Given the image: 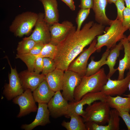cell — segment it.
<instances>
[{
	"label": "cell",
	"instance_id": "23",
	"mask_svg": "<svg viewBox=\"0 0 130 130\" xmlns=\"http://www.w3.org/2000/svg\"><path fill=\"white\" fill-rule=\"evenodd\" d=\"M110 108L117 110L130 112V97L123 98L119 96L115 97L107 96L105 100Z\"/></svg>",
	"mask_w": 130,
	"mask_h": 130
},
{
	"label": "cell",
	"instance_id": "27",
	"mask_svg": "<svg viewBox=\"0 0 130 130\" xmlns=\"http://www.w3.org/2000/svg\"><path fill=\"white\" fill-rule=\"evenodd\" d=\"M118 110L113 109L110 110L108 124L106 125L107 130L119 129L120 118Z\"/></svg>",
	"mask_w": 130,
	"mask_h": 130
},
{
	"label": "cell",
	"instance_id": "15",
	"mask_svg": "<svg viewBox=\"0 0 130 130\" xmlns=\"http://www.w3.org/2000/svg\"><path fill=\"white\" fill-rule=\"evenodd\" d=\"M20 82L24 91L30 89L33 92L45 79L46 75L38 74L28 70L21 72L19 74Z\"/></svg>",
	"mask_w": 130,
	"mask_h": 130
},
{
	"label": "cell",
	"instance_id": "5",
	"mask_svg": "<svg viewBox=\"0 0 130 130\" xmlns=\"http://www.w3.org/2000/svg\"><path fill=\"white\" fill-rule=\"evenodd\" d=\"M38 16V14L31 11L19 14L12 22L9 30L16 37H20L27 35L34 26Z\"/></svg>",
	"mask_w": 130,
	"mask_h": 130
},
{
	"label": "cell",
	"instance_id": "36",
	"mask_svg": "<svg viewBox=\"0 0 130 130\" xmlns=\"http://www.w3.org/2000/svg\"><path fill=\"white\" fill-rule=\"evenodd\" d=\"M79 7L80 9H92L93 6V0H80Z\"/></svg>",
	"mask_w": 130,
	"mask_h": 130
},
{
	"label": "cell",
	"instance_id": "22",
	"mask_svg": "<svg viewBox=\"0 0 130 130\" xmlns=\"http://www.w3.org/2000/svg\"><path fill=\"white\" fill-rule=\"evenodd\" d=\"M124 48V55L123 58L120 60L118 66L117 68L118 72V80L124 78L125 71L130 67V46L127 37L121 40Z\"/></svg>",
	"mask_w": 130,
	"mask_h": 130
},
{
	"label": "cell",
	"instance_id": "7",
	"mask_svg": "<svg viewBox=\"0 0 130 130\" xmlns=\"http://www.w3.org/2000/svg\"><path fill=\"white\" fill-rule=\"evenodd\" d=\"M82 77L72 71L67 70L64 71L61 93L64 98L68 101H75L74 91L80 83Z\"/></svg>",
	"mask_w": 130,
	"mask_h": 130
},
{
	"label": "cell",
	"instance_id": "6",
	"mask_svg": "<svg viewBox=\"0 0 130 130\" xmlns=\"http://www.w3.org/2000/svg\"><path fill=\"white\" fill-rule=\"evenodd\" d=\"M106 96L102 91L97 92H89L84 95L80 100L69 103V109L66 115L65 116L69 118V116L74 114L82 116L84 115L85 110L83 106L86 104L89 105L97 100H105Z\"/></svg>",
	"mask_w": 130,
	"mask_h": 130
},
{
	"label": "cell",
	"instance_id": "41",
	"mask_svg": "<svg viewBox=\"0 0 130 130\" xmlns=\"http://www.w3.org/2000/svg\"><path fill=\"white\" fill-rule=\"evenodd\" d=\"M129 71L130 72V68L129 69ZM128 88H129V90L130 91V93L128 94V95H125L126 96H127L128 97H130V82L129 84V86H128Z\"/></svg>",
	"mask_w": 130,
	"mask_h": 130
},
{
	"label": "cell",
	"instance_id": "12",
	"mask_svg": "<svg viewBox=\"0 0 130 130\" xmlns=\"http://www.w3.org/2000/svg\"><path fill=\"white\" fill-rule=\"evenodd\" d=\"M130 82V72L129 71L126 77L122 79L113 80L110 78H108L101 91L106 96H121L127 90Z\"/></svg>",
	"mask_w": 130,
	"mask_h": 130
},
{
	"label": "cell",
	"instance_id": "9",
	"mask_svg": "<svg viewBox=\"0 0 130 130\" xmlns=\"http://www.w3.org/2000/svg\"><path fill=\"white\" fill-rule=\"evenodd\" d=\"M97 42L95 38L89 47L83 50L80 55L70 63L67 70L76 72L82 77L85 76L88 60L91 55L96 51L95 46Z\"/></svg>",
	"mask_w": 130,
	"mask_h": 130
},
{
	"label": "cell",
	"instance_id": "21",
	"mask_svg": "<svg viewBox=\"0 0 130 130\" xmlns=\"http://www.w3.org/2000/svg\"><path fill=\"white\" fill-rule=\"evenodd\" d=\"M123 48L122 42L120 40L118 44L110 49V53L104 64V65H107L109 69V72L107 75L108 78H110L117 70V69L114 68V66L119 56L120 51Z\"/></svg>",
	"mask_w": 130,
	"mask_h": 130
},
{
	"label": "cell",
	"instance_id": "37",
	"mask_svg": "<svg viewBox=\"0 0 130 130\" xmlns=\"http://www.w3.org/2000/svg\"><path fill=\"white\" fill-rule=\"evenodd\" d=\"M44 45V44L42 42L37 43L30 51L28 53L37 55L41 52Z\"/></svg>",
	"mask_w": 130,
	"mask_h": 130
},
{
	"label": "cell",
	"instance_id": "30",
	"mask_svg": "<svg viewBox=\"0 0 130 130\" xmlns=\"http://www.w3.org/2000/svg\"><path fill=\"white\" fill-rule=\"evenodd\" d=\"M56 69L54 60L48 58H43V67L42 74L46 75Z\"/></svg>",
	"mask_w": 130,
	"mask_h": 130
},
{
	"label": "cell",
	"instance_id": "40",
	"mask_svg": "<svg viewBox=\"0 0 130 130\" xmlns=\"http://www.w3.org/2000/svg\"><path fill=\"white\" fill-rule=\"evenodd\" d=\"M117 0H107L109 4L115 3Z\"/></svg>",
	"mask_w": 130,
	"mask_h": 130
},
{
	"label": "cell",
	"instance_id": "18",
	"mask_svg": "<svg viewBox=\"0 0 130 130\" xmlns=\"http://www.w3.org/2000/svg\"><path fill=\"white\" fill-rule=\"evenodd\" d=\"M55 92L50 87L45 79L32 93L36 102L47 104L54 95Z\"/></svg>",
	"mask_w": 130,
	"mask_h": 130
},
{
	"label": "cell",
	"instance_id": "34",
	"mask_svg": "<svg viewBox=\"0 0 130 130\" xmlns=\"http://www.w3.org/2000/svg\"><path fill=\"white\" fill-rule=\"evenodd\" d=\"M43 67V58L37 56L34 65V72L39 74L42 72Z\"/></svg>",
	"mask_w": 130,
	"mask_h": 130
},
{
	"label": "cell",
	"instance_id": "2",
	"mask_svg": "<svg viewBox=\"0 0 130 130\" xmlns=\"http://www.w3.org/2000/svg\"><path fill=\"white\" fill-rule=\"evenodd\" d=\"M107 80V75L103 68H101L93 75L88 76H84L75 89L74 93L75 101H79L87 93L101 91Z\"/></svg>",
	"mask_w": 130,
	"mask_h": 130
},
{
	"label": "cell",
	"instance_id": "35",
	"mask_svg": "<svg viewBox=\"0 0 130 130\" xmlns=\"http://www.w3.org/2000/svg\"><path fill=\"white\" fill-rule=\"evenodd\" d=\"M120 117L125 122L128 130H130V114L128 111H118Z\"/></svg>",
	"mask_w": 130,
	"mask_h": 130
},
{
	"label": "cell",
	"instance_id": "24",
	"mask_svg": "<svg viewBox=\"0 0 130 130\" xmlns=\"http://www.w3.org/2000/svg\"><path fill=\"white\" fill-rule=\"evenodd\" d=\"M80 116L71 114L69 116L71 118L69 122L63 121L62 126L67 130H86L85 123Z\"/></svg>",
	"mask_w": 130,
	"mask_h": 130
},
{
	"label": "cell",
	"instance_id": "39",
	"mask_svg": "<svg viewBox=\"0 0 130 130\" xmlns=\"http://www.w3.org/2000/svg\"><path fill=\"white\" fill-rule=\"evenodd\" d=\"M126 7L130 8V0H124Z\"/></svg>",
	"mask_w": 130,
	"mask_h": 130
},
{
	"label": "cell",
	"instance_id": "8",
	"mask_svg": "<svg viewBox=\"0 0 130 130\" xmlns=\"http://www.w3.org/2000/svg\"><path fill=\"white\" fill-rule=\"evenodd\" d=\"M32 92L30 89H27L21 95L13 99V103L17 104L20 107V112L17 116L18 117H20L31 112L37 111L38 108Z\"/></svg>",
	"mask_w": 130,
	"mask_h": 130
},
{
	"label": "cell",
	"instance_id": "4",
	"mask_svg": "<svg viewBox=\"0 0 130 130\" xmlns=\"http://www.w3.org/2000/svg\"><path fill=\"white\" fill-rule=\"evenodd\" d=\"M110 108L105 100L94 102L86 108L82 117L84 122H93L105 125L109 119Z\"/></svg>",
	"mask_w": 130,
	"mask_h": 130
},
{
	"label": "cell",
	"instance_id": "1",
	"mask_svg": "<svg viewBox=\"0 0 130 130\" xmlns=\"http://www.w3.org/2000/svg\"><path fill=\"white\" fill-rule=\"evenodd\" d=\"M105 26L92 21L85 24L77 31L75 26L57 46L54 59L56 68L67 70L70 64L84 48L90 44L97 36L104 32Z\"/></svg>",
	"mask_w": 130,
	"mask_h": 130
},
{
	"label": "cell",
	"instance_id": "13",
	"mask_svg": "<svg viewBox=\"0 0 130 130\" xmlns=\"http://www.w3.org/2000/svg\"><path fill=\"white\" fill-rule=\"evenodd\" d=\"M68 101L62 96L60 91L55 92L49 101L47 103L50 115L53 118H57L67 113L69 106Z\"/></svg>",
	"mask_w": 130,
	"mask_h": 130
},
{
	"label": "cell",
	"instance_id": "32",
	"mask_svg": "<svg viewBox=\"0 0 130 130\" xmlns=\"http://www.w3.org/2000/svg\"><path fill=\"white\" fill-rule=\"evenodd\" d=\"M124 0H117L114 3L117 9V16L116 19L122 22L123 13L125 8Z\"/></svg>",
	"mask_w": 130,
	"mask_h": 130
},
{
	"label": "cell",
	"instance_id": "31",
	"mask_svg": "<svg viewBox=\"0 0 130 130\" xmlns=\"http://www.w3.org/2000/svg\"><path fill=\"white\" fill-rule=\"evenodd\" d=\"M90 9H80L78 11L76 19L77 25V31H79L81 29L82 23L90 13Z\"/></svg>",
	"mask_w": 130,
	"mask_h": 130
},
{
	"label": "cell",
	"instance_id": "25",
	"mask_svg": "<svg viewBox=\"0 0 130 130\" xmlns=\"http://www.w3.org/2000/svg\"><path fill=\"white\" fill-rule=\"evenodd\" d=\"M110 51V49L107 48L102 54L101 58L98 61H95L94 57H91V61L87 67L85 76H88L93 75L99 70L101 67L104 65Z\"/></svg>",
	"mask_w": 130,
	"mask_h": 130
},
{
	"label": "cell",
	"instance_id": "28",
	"mask_svg": "<svg viewBox=\"0 0 130 130\" xmlns=\"http://www.w3.org/2000/svg\"><path fill=\"white\" fill-rule=\"evenodd\" d=\"M57 51V46L49 42L44 44L41 52L37 56L43 58H48L54 59Z\"/></svg>",
	"mask_w": 130,
	"mask_h": 130
},
{
	"label": "cell",
	"instance_id": "38",
	"mask_svg": "<svg viewBox=\"0 0 130 130\" xmlns=\"http://www.w3.org/2000/svg\"><path fill=\"white\" fill-rule=\"evenodd\" d=\"M65 3L72 11H75L76 6L73 0H61Z\"/></svg>",
	"mask_w": 130,
	"mask_h": 130
},
{
	"label": "cell",
	"instance_id": "33",
	"mask_svg": "<svg viewBox=\"0 0 130 130\" xmlns=\"http://www.w3.org/2000/svg\"><path fill=\"white\" fill-rule=\"evenodd\" d=\"M123 26L127 30L130 28V8L125 7L123 13Z\"/></svg>",
	"mask_w": 130,
	"mask_h": 130
},
{
	"label": "cell",
	"instance_id": "17",
	"mask_svg": "<svg viewBox=\"0 0 130 130\" xmlns=\"http://www.w3.org/2000/svg\"><path fill=\"white\" fill-rule=\"evenodd\" d=\"M44 10V20L50 25L58 22L59 15L57 0H38Z\"/></svg>",
	"mask_w": 130,
	"mask_h": 130
},
{
	"label": "cell",
	"instance_id": "29",
	"mask_svg": "<svg viewBox=\"0 0 130 130\" xmlns=\"http://www.w3.org/2000/svg\"><path fill=\"white\" fill-rule=\"evenodd\" d=\"M37 56V55L29 53L23 54L17 53L16 58L21 59L26 65L28 70L30 71L33 72L34 71V64Z\"/></svg>",
	"mask_w": 130,
	"mask_h": 130
},
{
	"label": "cell",
	"instance_id": "42",
	"mask_svg": "<svg viewBox=\"0 0 130 130\" xmlns=\"http://www.w3.org/2000/svg\"><path fill=\"white\" fill-rule=\"evenodd\" d=\"M127 38L128 39L129 43L130 46V34L128 36V37H127Z\"/></svg>",
	"mask_w": 130,
	"mask_h": 130
},
{
	"label": "cell",
	"instance_id": "3",
	"mask_svg": "<svg viewBox=\"0 0 130 130\" xmlns=\"http://www.w3.org/2000/svg\"><path fill=\"white\" fill-rule=\"evenodd\" d=\"M109 25L105 33L97 37L95 47L97 52H100L104 46L110 49L117 42L127 37L124 33L127 30L123 26L122 21L116 19L111 20Z\"/></svg>",
	"mask_w": 130,
	"mask_h": 130
},
{
	"label": "cell",
	"instance_id": "16",
	"mask_svg": "<svg viewBox=\"0 0 130 130\" xmlns=\"http://www.w3.org/2000/svg\"><path fill=\"white\" fill-rule=\"evenodd\" d=\"M37 113L34 121L29 124H22L21 128L25 130H32L38 126H44L50 123V113L47 104L38 103Z\"/></svg>",
	"mask_w": 130,
	"mask_h": 130
},
{
	"label": "cell",
	"instance_id": "43",
	"mask_svg": "<svg viewBox=\"0 0 130 130\" xmlns=\"http://www.w3.org/2000/svg\"><path fill=\"white\" fill-rule=\"evenodd\" d=\"M129 31H130V28L129 29Z\"/></svg>",
	"mask_w": 130,
	"mask_h": 130
},
{
	"label": "cell",
	"instance_id": "11",
	"mask_svg": "<svg viewBox=\"0 0 130 130\" xmlns=\"http://www.w3.org/2000/svg\"><path fill=\"white\" fill-rule=\"evenodd\" d=\"M8 61L11 71L8 74L9 84H6L5 85L3 94L8 100H10L21 95L24 90L16 69L13 68L8 60Z\"/></svg>",
	"mask_w": 130,
	"mask_h": 130
},
{
	"label": "cell",
	"instance_id": "20",
	"mask_svg": "<svg viewBox=\"0 0 130 130\" xmlns=\"http://www.w3.org/2000/svg\"><path fill=\"white\" fill-rule=\"evenodd\" d=\"M64 71L56 68L46 75L45 79L50 88L55 92L62 89Z\"/></svg>",
	"mask_w": 130,
	"mask_h": 130
},
{
	"label": "cell",
	"instance_id": "10",
	"mask_svg": "<svg viewBox=\"0 0 130 130\" xmlns=\"http://www.w3.org/2000/svg\"><path fill=\"white\" fill-rule=\"evenodd\" d=\"M38 15L34 29L28 37L37 43L42 42L45 44L50 42L51 41L49 29L50 25L45 20L44 13H39Z\"/></svg>",
	"mask_w": 130,
	"mask_h": 130
},
{
	"label": "cell",
	"instance_id": "14",
	"mask_svg": "<svg viewBox=\"0 0 130 130\" xmlns=\"http://www.w3.org/2000/svg\"><path fill=\"white\" fill-rule=\"evenodd\" d=\"M74 26L71 21L65 20L61 23H55L50 25V43L56 46L66 36Z\"/></svg>",
	"mask_w": 130,
	"mask_h": 130
},
{
	"label": "cell",
	"instance_id": "19",
	"mask_svg": "<svg viewBox=\"0 0 130 130\" xmlns=\"http://www.w3.org/2000/svg\"><path fill=\"white\" fill-rule=\"evenodd\" d=\"M107 3V0H93L92 9L94 13L95 20L98 23L104 26L109 25L111 20L106 13Z\"/></svg>",
	"mask_w": 130,
	"mask_h": 130
},
{
	"label": "cell",
	"instance_id": "26",
	"mask_svg": "<svg viewBox=\"0 0 130 130\" xmlns=\"http://www.w3.org/2000/svg\"><path fill=\"white\" fill-rule=\"evenodd\" d=\"M37 43L29 37L24 38L18 43L16 49L17 54H23L29 52Z\"/></svg>",
	"mask_w": 130,
	"mask_h": 130
}]
</instances>
